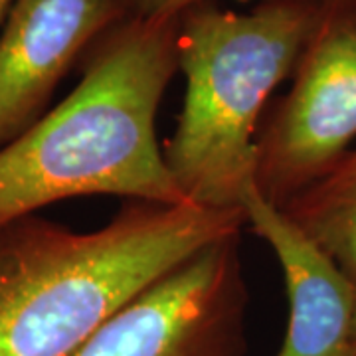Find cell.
Listing matches in <instances>:
<instances>
[{
	"label": "cell",
	"mask_w": 356,
	"mask_h": 356,
	"mask_svg": "<svg viewBox=\"0 0 356 356\" xmlns=\"http://www.w3.org/2000/svg\"><path fill=\"white\" fill-rule=\"evenodd\" d=\"M178 16L135 14L107 32L72 93L0 149V226L76 196L192 204L156 139L178 72Z\"/></svg>",
	"instance_id": "6da1fadb"
},
{
	"label": "cell",
	"mask_w": 356,
	"mask_h": 356,
	"mask_svg": "<svg viewBox=\"0 0 356 356\" xmlns=\"http://www.w3.org/2000/svg\"><path fill=\"white\" fill-rule=\"evenodd\" d=\"M243 224V210L127 200L89 232L40 214L0 226V356H76L139 293Z\"/></svg>",
	"instance_id": "7a4b0ae2"
},
{
	"label": "cell",
	"mask_w": 356,
	"mask_h": 356,
	"mask_svg": "<svg viewBox=\"0 0 356 356\" xmlns=\"http://www.w3.org/2000/svg\"><path fill=\"white\" fill-rule=\"evenodd\" d=\"M323 4L259 0L238 13L202 0L180 13L178 72L186 91L163 154L192 204L243 210L255 188V137L267 102L293 76Z\"/></svg>",
	"instance_id": "3957f363"
},
{
	"label": "cell",
	"mask_w": 356,
	"mask_h": 356,
	"mask_svg": "<svg viewBox=\"0 0 356 356\" xmlns=\"http://www.w3.org/2000/svg\"><path fill=\"white\" fill-rule=\"evenodd\" d=\"M356 139V0H325L295 65L291 88L269 107L255 137V191L283 208Z\"/></svg>",
	"instance_id": "277c9868"
},
{
	"label": "cell",
	"mask_w": 356,
	"mask_h": 356,
	"mask_svg": "<svg viewBox=\"0 0 356 356\" xmlns=\"http://www.w3.org/2000/svg\"><path fill=\"white\" fill-rule=\"evenodd\" d=\"M248 301L238 234L149 285L76 356H245Z\"/></svg>",
	"instance_id": "5b68a950"
},
{
	"label": "cell",
	"mask_w": 356,
	"mask_h": 356,
	"mask_svg": "<svg viewBox=\"0 0 356 356\" xmlns=\"http://www.w3.org/2000/svg\"><path fill=\"white\" fill-rule=\"evenodd\" d=\"M135 0H16L0 30V149L48 113L51 95Z\"/></svg>",
	"instance_id": "8992f818"
},
{
	"label": "cell",
	"mask_w": 356,
	"mask_h": 356,
	"mask_svg": "<svg viewBox=\"0 0 356 356\" xmlns=\"http://www.w3.org/2000/svg\"><path fill=\"white\" fill-rule=\"evenodd\" d=\"M243 212L285 280L289 325L277 356H356L355 281L255 188Z\"/></svg>",
	"instance_id": "52a82bcc"
},
{
	"label": "cell",
	"mask_w": 356,
	"mask_h": 356,
	"mask_svg": "<svg viewBox=\"0 0 356 356\" xmlns=\"http://www.w3.org/2000/svg\"><path fill=\"white\" fill-rule=\"evenodd\" d=\"M281 210L356 283V149Z\"/></svg>",
	"instance_id": "ba28073f"
},
{
	"label": "cell",
	"mask_w": 356,
	"mask_h": 356,
	"mask_svg": "<svg viewBox=\"0 0 356 356\" xmlns=\"http://www.w3.org/2000/svg\"><path fill=\"white\" fill-rule=\"evenodd\" d=\"M198 2L202 0H135V8L143 16H178Z\"/></svg>",
	"instance_id": "9c48e42d"
},
{
	"label": "cell",
	"mask_w": 356,
	"mask_h": 356,
	"mask_svg": "<svg viewBox=\"0 0 356 356\" xmlns=\"http://www.w3.org/2000/svg\"><path fill=\"white\" fill-rule=\"evenodd\" d=\"M14 2H16V0H0V30H2V26L6 22L10 10H13Z\"/></svg>",
	"instance_id": "30bf717a"
},
{
	"label": "cell",
	"mask_w": 356,
	"mask_h": 356,
	"mask_svg": "<svg viewBox=\"0 0 356 356\" xmlns=\"http://www.w3.org/2000/svg\"><path fill=\"white\" fill-rule=\"evenodd\" d=\"M355 337H356V301H355Z\"/></svg>",
	"instance_id": "8fae6325"
}]
</instances>
